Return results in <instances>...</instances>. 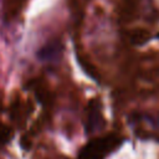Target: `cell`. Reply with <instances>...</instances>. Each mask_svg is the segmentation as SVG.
<instances>
[{
	"instance_id": "cell-3",
	"label": "cell",
	"mask_w": 159,
	"mask_h": 159,
	"mask_svg": "<svg viewBox=\"0 0 159 159\" xmlns=\"http://www.w3.org/2000/svg\"><path fill=\"white\" fill-rule=\"evenodd\" d=\"M158 39H159V34H158Z\"/></svg>"
},
{
	"instance_id": "cell-1",
	"label": "cell",
	"mask_w": 159,
	"mask_h": 159,
	"mask_svg": "<svg viewBox=\"0 0 159 159\" xmlns=\"http://www.w3.org/2000/svg\"><path fill=\"white\" fill-rule=\"evenodd\" d=\"M119 142L120 140L116 137H106L92 140L81 150L78 159H103L119 144Z\"/></svg>"
},
{
	"instance_id": "cell-2",
	"label": "cell",
	"mask_w": 159,
	"mask_h": 159,
	"mask_svg": "<svg viewBox=\"0 0 159 159\" xmlns=\"http://www.w3.org/2000/svg\"><path fill=\"white\" fill-rule=\"evenodd\" d=\"M149 37H150V35H149V32L147 30H144V29H137L132 34V37L130 39H132V42L133 43H135V45H143L144 42H147L149 40Z\"/></svg>"
}]
</instances>
